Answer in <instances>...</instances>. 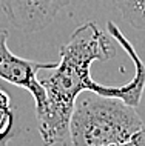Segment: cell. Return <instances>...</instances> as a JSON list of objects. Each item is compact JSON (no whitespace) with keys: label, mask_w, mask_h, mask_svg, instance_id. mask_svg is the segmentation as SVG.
<instances>
[{"label":"cell","mask_w":145,"mask_h":146,"mask_svg":"<svg viewBox=\"0 0 145 146\" xmlns=\"http://www.w3.org/2000/svg\"><path fill=\"white\" fill-rule=\"evenodd\" d=\"M105 34L94 22L80 25L60 46V62L40 78L46 108L37 115L45 145H71L69 120L76 98L85 91L122 98L138 108L145 89V63L114 22Z\"/></svg>","instance_id":"obj_1"},{"label":"cell","mask_w":145,"mask_h":146,"mask_svg":"<svg viewBox=\"0 0 145 146\" xmlns=\"http://www.w3.org/2000/svg\"><path fill=\"white\" fill-rule=\"evenodd\" d=\"M144 125L136 106L122 98L85 91L74 103L69 137L74 146L131 145Z\"/></svg>","instance_id":"obj_2"},{"label":"cell","mask_w":145,"mask_h":146,"mask_svg":"<svg viewBox=\"0 0 145 146\" xmlns=\"http://www.w3.org/2000/svg\"><path fill=\"white\" fill-rule=\"evenodd\" d=\"M8 35L6 29H0V78L28 91L36 103V115H39L46 108V91L37 74L40 71H51L57 63H42L15 56L8 48Z\"/></svg>","instance_id":"obj_3"},{"label":"cell","mask_w":145,"mask_h":146,"mask_svg":"<svg viewBox=\"0 0 145 146\" xmlns=\"http://www.w3.org/2000/svg\"><path fill=\"white\" fill-rule=\"evenodd\" d=\"M69 0H0V6L11 25L22 33L33 34L45 29Z\"/></svg>","instance_id":"obj_4"},{"label":"cell","mask_w":145,"mask_h":146,"mask_svg":"<svg viewBox=\"0 0 145 146\" xmlns=\"http://www.w3.org/2000/svg\"><path fill=\"white\" fill-rule=\"evenodd\" d=\"M124 20L133 28L145 31V0H113Z\"/></svg>","instance_id":"obj_5"},{"label":"cell","mask_w":145,"mask_h":146,"mask_svg":"<svg viewBox=\"0 0 145 146\" xmlns=\"http://www.w3.org/2000/svg\"><path fill=\"white\" fill-rule=\"evenodd\" d=\"M14 126V111L11 108V98L6 91L0 88V145L6 143L13 135Z\"/></svg>","instance_id":"obj_6"},{"label":"cell","mask_w":145,"mask_h":146,"mask_svg":"<svg viewBox=\"0 0 145 146\" xmlns=\"http://www.w3.org/2000/svg\"><path fill=\"white\" fill-rule=\"evenodd\" d=\"M133 146H145V125L138 131V134L133 139Z\"/></svg>","instance_id":"obj_7"}]
</instances>
